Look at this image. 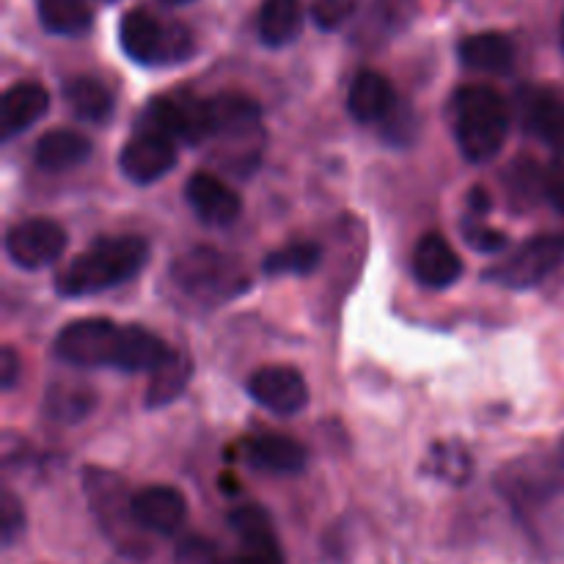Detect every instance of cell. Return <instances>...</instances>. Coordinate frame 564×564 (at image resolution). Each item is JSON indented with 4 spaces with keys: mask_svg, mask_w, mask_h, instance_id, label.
Instances as JSON below:
<instances>
[{
    "mask_svg": "<svg viewBox=\"0 0 564 564\" xmlns=\"http://www.w3.org/2000/svg\"><path fill=\"white\" fill-rule=\"evenodd\" d=\"M352 9H356V0H308L312 20L325 31L339 28L352 14Z\"/></svg>",
    "mask_w": 564,
    "mask_h": 564,
    "instance_id": "33",
    "label": "cell"
},
{
    "mask_svg": "<svg viewBox=\"0 0 564 564\" xmlns=\"http://www.w3.org/2000/svg\"><path fill=\"white\" fill-rule=\"evenodd\" d=\"M83 490H86L91 510L105 532L119 545H130L132 529H141L132 518V496L124 482L105 468H86L83 471Z\"/></svg>",
    "mask_w": 564,
    "mask_h": 564,
    "instance_id": "8",
    "label": "cell"
},
{
    "mask_svg": "<svg viewBox=\"0 0 564 564\" xmlns=\"http://www.w3.org/2000/svg\"><path fill=\"white\" fill-rule=\"evenodd\" d=\"M248 394L264 411L295 416L308 402V386L295 367H262L248 378Z\"/></svg>",
    "mask_w": 564,
    "mask_h": 564,
    "instance_id": "11",
    "label": "cell"
},
{
    "mask_svg": "<svg viewBox=\"0 0 564 564\" xmlns=\"http://www.w3.org/2000/svg\"><path fill=\"white\" fill-rule=\"evenodd\" d=\"M242 457L251 468L268 474H297L306 468V449L301 441L281 433L253 435L242 444Z\"/></svg>",
    "mask_w": 564,
    "mask_h": 564,
    "instance_id": "16",
    "label": "cell"
},
{
    "mask_svg": "<svg viewBox=\"0 0 564 564\" xmlns=\"http://www.w3.org/2000/svg\"><path fill=\"white\" fill-rule=\"evenodd\" d=\"M460 229H463V240L479 253H499L505 251L507 242H510L505 231L488 226L485 224V218H471V215H468V218L463 220Z\"/></svg>",
    "mask_w": 564,
    "mask_h": 564,
    "instance_id": "31",
    "label": "cell"
},
{
    "mask_svg": "<svg viewBox=\"0 0 564 564\" xmlns=\"http://www.w3.org/2000/svg\"><path fill=\"white\" fill-rule=\"evenodd\" d=\"M209 130L218 138H246L253 135L262 124V108L251 97L237 91L218 94L207 99Z\"/></svg>",
    "mask_w": 564,
    "mask_h": 564,
    "instance_id": "18",
    "label": "cell"
},
{
    "mask_svg": "<svg viewBox=\"0 0 564 564\" xmlns=\"http://www.w3.org/2000/svg\"><path fill=\"white\" fill-rule=\"evenodd\" d=\"M36 11L44 31L55 36H83L94 22L86 0H36Z\"/></svg>",
    "mask_w": 564,
    "mask_h": 564,
    "instance_id": "27",
    "label": "cell"
},
{
    "mask_svg": "<svg viewBox=\"0 0 564 564\" xmlns=\"http://www.w3.org/2000/svg\"><path fill=\"white\" fill-rule=\"evenodd\" d=\"M191 356L182 350H171L169 356H165V361L152 372V380H149L147 408H165L171 405V402L180 400L185 386L191 383Z\"/></svg>",
    "mask_w": 564,
    "mask_h": 564,
    "instance_id": "26",
    "label": "cell"
},
{
    "mask_svg": "<svg viewBox=\"0 0 564 564\" xmlns=\"http://www.w3.org/2000/svg\"><path fill=\"white\" fill-rule=\"evenodd\" d=\"M303 31L301 0H264L259 9V36L270 47L292 44Z\"/></svg>",
    "mask_w": 564,
    "mask_h": 564,
    "instance_id": "25",
    "label": "cell"
},
{
    "mask_svg": "<svg viewBox=\"0 0 564 564\" xmlns=\"http://www.w3.org/2000/svg\"><path fill=\"white\" fill-rule=\"evenodd\" d=\"M433 471L438 474L441 479L463 485L468 479V471H471V460H468L466 449H460V446H438L433 457Z\"/></svg>",
    "mask_w": 564,
    "mask_h": 564,
    "instance_id": "32",
    "label": "cell"
},
{
    "mask_svg": "<svg viewBox=\"0 0 564 564\" xmlns=\"http://www.w3.org/2000/svg\"><path fill=\"white\" fill-rule=\"evenodd\" d=\"M562 47H564V20H562Z\"/></svg>",
    "mask_w": 564,
    "mask_h": 564,
    "instance_id": "40",
    "label": "cell"
},
{
    "mask_svg": "<svg viewBox=\"0 0 564 564\" xmlns=\"http://www.w3.org/2000/svg\"><path fill=\"white\" fill-rule=\"evenodd\" d=\"M17 378H20V356H17L14 347H3L0 350V386H3V391L14 389Z\"/></svg>",
    "mask_w": 564,
    "mask_h": 564,
    "instance_id": "37",
    "label": "cell"
},
{
    "mask_svg": "<svg viewBox=\"0 0 564 564\" xmlns=\"http://www.w3.org/2000/svg\"><path fill=\"white\" fill-rule=\"evenodd\" d=\"M176 160H180V154H176L174 141L158 135V132L141 130L121 149L119 169L135 185H152L174 169Z\"/></svg>",
    "mask_w": 564,
    "mask_h": 564,
    "instance_id": "12",
    "label": "cell"
},
{
    "mask_svg": "<svg viewBox=\"0 0 564 564\" xmlns=\"http://www.w3.org/2000/svg\"><path fill=\"white\" fill-rule=\"evenodd\" d=\"M323 262V248L317 242H292L264 259L268 275H308Z\"/></svg>",
    "mask_w": 564,
    "mask_h": 564,
    "instance_id": "28",
    "label": "cell"
},
{
    "mask_svg": "<svg viewBox=\"0 0 564 564\" xmlns=\"http://www.w3.org/2000/svg\"><path fill=\"white\" fill-rule=\"evenodd\" d=\"M490 209V196L488 191H482V187H474L471 196H468V213H471V218H485Z\"/></svg>",
    "mask_w": 564,
    "mask_h": 564,
    "instance_id": "38",
    "label": "cell"
},
{
    "mask_svg": "<svg viewBox=\"0 0 564 564\" xmlns=\"http://www.w3.org/2000/svg\"><path fill=\"white\" fill-rule=\"evenodd\" d=\"M507 182H510L512 196H516L518 202L529 204V207H532L540 196H545V171L540 169L534 160H518V163L512 165Z\"/></svg>",
    "mask_w": 564,
    "mask_h": 564,
    "instance_id": "30",
    "label": "cell"
},
{
    "mask_svg": "<svg viewBox=\"0 0 564 564\" xmlns=\"http://www.w3.org/2000/svg\"><path fill=\"white\" fill-rule=\"evenodd\" d=\"M171 352V347L160 339L152 330L141 328V325H127L121 328L119 336V350H116L113 367L121 372L152 375L160 364L165 361V356Z\"/></svg>",
    "mask_w": 564,
    "mask_h": 564,
    "instance_id": "21",
    "label": "cell"
},
{
    "mask_svg": "<svg viewBox=\"0 0 564 564\" xmlns=\"http://www.w3.org/2000/svg\"><path fill=\"white\" fill-rule=\"evenodd\" d=\"M460 61L485 75H507L516 64V44L505 33H474L460 42Z\"/></svg>",
    "mask_w": 564,
    "mask_h": 564,
    "instance_id": "22",
    "label": "cell"
},
{
    "mask_svg": "<svg viewBox=\"0 0 564 564\" xmlns=\"http://www.w3.org/2000/svg\"><path fill=\"white\" fill-rule=\"evenodd\" d=\"M119 42L127 58L143 66L182 64L193 55V36L180 22H163L147 9H132L121 17Z\"/></svg>",
    "mask_w": 564,
    "mask_h": 564,
    "instance_id": "3",
    "label": "cell"
},
{
    "mask_svg": "<svg viewBox=\"0 0 564 564\" xmlns=\"http://www.w3.org/2000/svg\"><path fill=\"white\" fill-rule=\"evenodd\" d=\"M397 108L394 86L380 72H361L352 80L350 91H347V110L361 124H375V121H386Z\"/></svg>",
    "mask_w": 564,
    "mask_h": 564,
    "instance_id": "19",
    "label": "cell"
},
{
    "mask_svg": "<svg viewBox=\"0 0 564 564\" xmlns=\"http://www.w3.org/2000/svg\"><path fill=\"white\" fill-rule=\"evenodd\" d=\"M378 14L391 31H402L419 14V0H378Z\"/></svg>",
    "mask_w": 564,
    "mask_h": 564,
    "instance_id": "35",
    "label": "cell"
},
{
    "mask_svg": "<svg viewBox=\"0 0 564 564\" xmlns=\"http://www.w3.org/2000/svg\"><path fill=\"white\" fill-rule=\"evenodd\" d=\"M163 3H171V6H180V3H191V0H163Z\"/></svg>",
    "mask_w": 564,
    "mask_h": 564,
    "instance_id": "39",
    "label": "cell"
},
{
    "mask_svg": "<svg viewBox=\"0 0 564 564\" xmlns=\"http://www.w3.org/2000/svg\"><path fill=\"white\" fill-rule=\"evenodd\" d=\"M143 130L158 132L174 143L198 147L207 138H213L207 99H198L187 91L163 94V97L152 99L143 110Z\"/></svg>",
    "mask_w": 564,
    "mask_h": 564,
    "instance_id": "4",
    "label": "cell"
},
{
    "mask_svg": "<svg viewBox=\"0 0 564 564\" xmlns=\"http://www.w3.org/2000/svg\"><path fill=\"white\" fill-rule=\"evenodd\" d=\"M66 231L55 220L31 218L11 226L6 235V251L11 262L25 270H39L53 264L64 253Z\"/></svg>",
    "mask_w": 564,
    "mask_h": 564,
    "instance_id": "9",
    "label": "cell"
},
{
    "mask_svg": "<svg viewBox=\"0 0 564 564\" xmlns=\"http://www.w3.org/2000/svg\"><path fill=\"white\" fill-rule=\"evenodd\" d=\"M521 116L545 147L564 154V94L556 88H529L521 97Z\"/></svg>",
    "mask_w": 564,
    "mask_h": 564,
    "instance_id": "15",
    "label": "cell"
},
{
    "mask_svg": "<svg viewBox=\"0 0 564 564\" xmlns=\"http://www.w3.org/2000/svg\"><path fill=\"white\" fill-rule=\"evenodd\" d=\"M564 259V235H540L523 242L505 262L490 268L485 279L507 290H532L543 284Z\"/></svg>",
    "mask_w": 564,
    "mask_h": 564,
    "instance_id": "5",
    "label": "cell"
},
{
    "mask_svg": "<svg viewBox=\"0 0 564 564\" xmlns=\"http://www.w3.org/2000/svg\"><path fill=\"white\" fill-rule=\"evenodd\" d=\"M229 523L240 540V554L226 556L220 564H286L273 523L262 507H237L229 516Z\"/></svg>",
    "mask_w": 564,
    "mask_h": 564,
    "instance_id": "10",
    "label": "cell"
},
{
    "mask_svg": "<svg viewBox=\"0 0 564 564\" xmlns=\"http://www.w3.org/2000/svg\"><path fill=\"white\" fill-rule=\"evenodd\" d=\"M562 460H564V438H562Z\"/></svg>",
    "mask_w": 564,
    "mask_h": 564,
    "instance_id": "41",
    "label": "cell"
},
{
    "mask_svg": "<svg viewBox=\"0 0 564 564\" xmlns=\"http://www.w3.org/2000/svg\"><path fill=\"white\" fill-rule=\"evenodd\" d=\"M174 279L180 290H185L193 297H202V301L229 297L246 286L237 275L235 264L220 257L218 251H209V248H196V251L176 259Z\"/></svg>",
    "mask_w": 564,
    "mask_h": 564,
    "instance_id": "7",
    "label": "cell"
},
{
    "mask_svg": "<svg viewBox=\"0 0 564 564\" xmlns=\"http://www.w3.org/2000/svg\"><path fill=\"white\" fill-rule=\"evenodd\" d=\"M94 391L80 383H61L53 386L47 394V413L55 422H80L91 413Z\"/></svg>",
    "mask_w": 564,
    "mask_h": 564,
    "instance_id": "29",
    "label": "cell"
},
{
    "mask_svg": "<svg viewBox=\"0 0 564 564\" xmlns=\"http://www.w3.org/2000/svg\"><path fill=\"white\" fill-rule=\"evenodd\" d=\"M0 529H3V543L11 545L25 529V510H22L20 499L11 490H6L0 499Z\"/></svg>",
    "mask_w": 564,
    "mask_h": 564,
    "instance_id": "34",
    "label": "cell"
},
{
    "mask_svg": "<svg viewBox=\"0 0 564 564\" xmlns=\"http://www.w3.org/2000/svg\"><path fill=\"white\" fill-rule=\"evenodd\" d=\"M185 198L198 220L207 226H229L240 215V196L213 174H193L185 185Z\"/></svg>",
    "mask_w": 564,
    "mask_h": 564,
    "instance_id": "14",
    "label": "cell"
},
{
    "mask_svg": "<svg viewBox=\"0 0 564 564\" xmlns=\"http://www.w3.org/2000/svg\"><path fill=\"white\" fill-rule=\"evenodd\" d=\"M50 110V94L47 88L39 83H17L0 99V132L3 138L20 135L28 127L36 124L44 113Z\"/></svg>",
    "mask_w": 564,
    "mask_h": 564,
    "instance_id": "20",
    "label": "cell"
},
{
    "mask_svg": "<svg viewBox=\"0 0 564 564\" xmlns=\"http://www.w3.org/2000/svg\"><path fill=\"white\" fill-rule=\"evenodd\" d=\"M545 198L564 213V154H556L554 163L545 169Z\"/></svg>",
    "mask_w": 564,
    "mask_h": 564,
    "instance_id": "36",
    "label": "cell"
},
{
    "mask_svg": "<svg viewBox=\"0 0 564 564\" xmlns=\"http://www.w3.org/2000/svg\"><path fill=\"white\" fill-rule=\"evenodd\" d=\"M452 130L460 152L471 163H488L510 135V110L490 86H463L452 99Z\"/></svg>",
    "mask_w": 564,
    "mask_h": 564,
    "instance_id": "2",
    "label": "cell"
},
{
    "mask_svg": "<svg viewBox=\"0 0 564 564\" xmlns=\"http://www.w3.org/2000/svg\"><path fill=\"white\" fill-rule=\"evenodd\" d=\"M121 328L108 317H86L66 325L55 339V356L77 369L113 367Z\"/></svg>",
    "mask_w": 564,
    "mask_h": 564,
    "instance_id": "6",
    "label": "cell"
},
{
    "mask_svg": "<svg viewBox=\"0 0 564 564\" xmlns=\"http://www.w3.org/2000/svg\"><path fill=\"white\" fill-rule=\"evenodd\" d=\"M147 262L149 242L143 237H102L66 264L55 286L64 297L99 295L135 279Z\"/></svg>",
    "mask_w": 564,
    "mask_h": 564,
    "instance_id": "1",
    "label": "cell"
},
{
    "mask_svg": "<svg viewBox=\"0 0 564 564\" xmlns=\"http://www.w3.org/2000/svg\"><path fill=\"white\" fill-rule=\"evenodd\" d=\"M132 518L141 527V532H154L169 538L187 518L185 496L176 488H169V485H154V488L138 490L132 496Z\"/></svg>",
    "mask_w": 564,
    "mask_h": 564,
    "instance_id": "13",
    "label": "cell"
},
{
    "mask_svg": "<svg viewBox=\"0 0 564 564\" xmlns=\"http://www.w3.org/2000/svg\"><path fill=\"white\" fill-rule=\"evenodd\" d=\"M413 273L430 290H446L463 275V262L444 235H424L413 253Z\"/></svg>",
    "mask_w": 564,
    "mask_h": 564,
    "instance_id": "17",
    "label": "cell"
},
{
    "mask_svg": "<svg viewBox=\"0 0 564 564\" xmlns=\"http://www.w3.org/2000/svg\"><path fill=\"white\" fill-rule=\"evenodd\" d=\"M64 99L77 119L88 124H105L113 116V94L97 77H72L64 83Z\"/></svg>",
    "mask_w": 564,
    "mask_h": 564,
    "instance_id": "24",
    "label": "cell"
},
{
    "mask_svg": "<svg viewBox=\"0 0 564 564\" xmlns=\"http://www.w3.org/2000/svg\"><path fill=\"white\" fill-rule=\"evenodd\" d=\"M33 158H36L39 169L61 174V171L77 169L91 158V141L75 130H50L36 141Z\"/></svg>",
    "mask_w": 564,
    "mask_h": 564,
    "instance_id": "23",
    "label": "cell"
}]
</instances>
